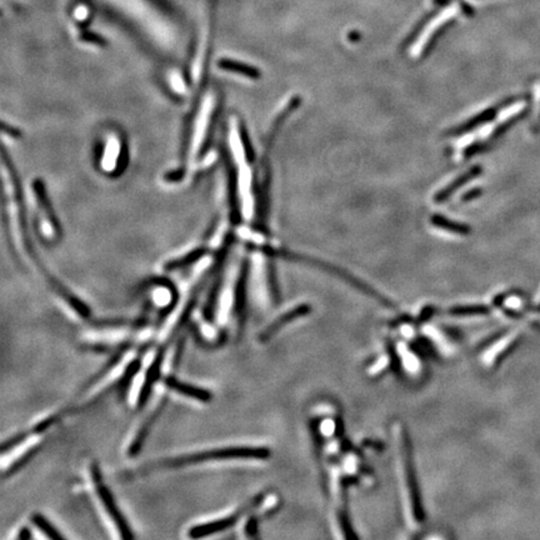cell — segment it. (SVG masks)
<instances>
[{
  "label": "cell",
  "mask_w": 540,
  "mask_h": 540,
  "mask_svg": "<svg viewBox=\"0 0 540 540\" xmlns=\"http://www.w3.org/2000/svg\"><path fill=\"white\" fill-rule=\"evenodd\" d=\"M59 415L60 414L53 415V417H49V418H47V419L43 420L42 423H39L38 426H34L33 433L39 434V433L45 432L47 429H49L50 426L54 424L55 421H58V419H59Z\"/></svg>",
  "instance_id": "d4e9b609"
},
{
  "label": "cell",
  "mask_w": 540,
  "mask_h": 540,
  "mask_svg": "<svg viewBox=\"0 0 540 540\" xmlns=\"http://www.w3.org/2000/svg\"><path fill=\"white\" fill-rule=\"evenodd\" d=\"M163 382H164V384L168 387L169 389L174 390L177 393L188 396V398H193V399H195L198 402L209 403L213 399V394L210 393L209 390L200 388V387H197V385L188 384V383H184V382H180L173 375L165 377Z\"/></svg>",
  "instance_id": "9c48e42d"
},
{
  "label": "cell",
  "mask_w": 540,
  "mask_h": 540,
  "mask_svg": "<svg viewBox=\"0 0 540 540\" xmlns=\"http://www.w3.org/2000/svg\"><path fill=\"white\" fill-rule=\"evenodd\" d=\"M430 223H432L433 227L435 228L442 229L444 232L451 233V234L456 235H469L472 232V228L464 224V223L456 222L453 219H448L443 216H439L435 214L430 218Z\"/></svg>",
  "instance_id": "9a60e30c"
},
{
  "label": "cell",
  "mask_w": 540,
  "mask_h": 540,
  "mask_svg": "<svg viewBox=\"0 0 540 540\" xmlns=\"http://www.w3.org/2000/svg\"><path fill=\"white\" fill-rule=\"evenodd\" d=\"M223 278H218L216 283L211 285L210 288L209 294L205 301L204 308H203V317L205 320L213 324L214 320H216V306H218V300H219V295L222 292Z\"/></svg>",
  "instance_id": "e0dca14e"
},
{
  "label": "cell",
  "mask_w": 540,
  "mask_h": 540,
  "mask_svg": "<svg viewBox=\"0 0 540 540\" xmlns=\"http://www.w3.org/2000/svg\"><path fill=\"white\" fill-rule=\"evenodd\" d=\"M91 478L94 480L96 494H98V497L100 499L104 509L107 510L108 516L114 522L115 527L118 529L120 537L123 539H133L134 535H133L132 529L128 525L126 518L120 513L119 508H118V505L115 503L112 493L109 492L108 488L104 486L102 474H100V472H99V469H98L96 464L91 465Z\"/></svg>",
  "instance_id": "5b68a950"
},
{
  "label": "cell",
  "mask_w": 540,
  "mask_h": 540,
  "mask_svg": "<svg viewBox=\"0 0 540 540\" xmlns=\"http://www.w3.org/2000/svg\"><path fill=\"white\" fill-rule=\"evenodd\" d=\"M31 522L36 525V528L39 529V532H42L43 534L47 535L50 539H64V537L60 534L54 525L49 522L47 518H44L42 514H34V516H31Z\"/></svg>",
  "instance_id": "d6986e66"
},
{
  "label": "cell",
  "mask_w": 540,
  "mask_h": 540,
  "mask_svg": "<svg viewBox=\"0 0 540 540\" xmlns=\"http://www.w3.org/2000/svg\"><path fill=\"white\" fill-rule=\"evenodd\" d=\"M271 456L270 450L263 447H228L220 449L207 450L188 456H180L159 463L160 468H175L183 465H192L199 463L229 460V459H268Z\"/></svg>",
  "instance_id": "7a4b0ae2"
},
{
  "label": "cell",
  "mask_w": 540,
  "mask_h": 540,
  "mask_svg": "<svg viewBox=\"0 0 540 540\" xmlns=\"http://www.w3.org/2000/svg\"><path fill=\"white\" fill-rule=\"evenodd\" d=\"M183 347H184V338L180 339L179 345H178V348H177V353H175L174 355V366H178V364H179L181 353H183Z\"/></svg>",
  "instance_id": "f1b7e54d"
},
{
  "label": "cell",
  "mask_w": 540,
  "mask_h": 540,
  "mask_svg": "<svg viewBox=\"0 0 540 540\" xmlns=\"http://www.w3.org/2000/svg\"><path fill=\"white\" fill-rule=\"evenodd\" d=\"M207 253H208V249L204 248V246L195 248V249H193L192 252L184 254L183 257L169 260L168 263L164 265V269L167 270V271H174V270L181 269V268H186L189 265L197 263L198 260L204 257Z\"/></svg>",
  "instance_id": "2e32d148"
},
{
  "label": "cell",
  "mask_w": 540,
  "mask_h": 540,
  "mask_svg": "<svg viewBox=\"0 0 540 540\" xmlns=\"http://www.w3.org/2000/svg\"><path fill=\"white\" fill-rule=\"evenodd\" d=\"M30 433H19V434H17L15 437H13V438L8 439V440H6L3 444H1V453L4 454V453H6L8 450L13 449V448H15L17 445L20 444V443H23L24 442L25 439L28 438L29 437Z\"/></svg>",
  "instance_id": "cb8c5ba5"
},
{
  "label": "cell",
  "mask_w": 540,
  "mask_h": 540,
  "mask_svg": "<svg viewBox=\"0 0 540 540\" xmlns=\"http://www.w3.org/2000/svg\"><path fill=\"white\" fill-rule=\"evenodd\" d=\"M499 108L500 107H492V108L486 109L484 112L474 115L473 118L467 120L465 123L453 128L451 130L448 132V137H462L464 134H468V133L474 130L477 128L484 126L486 123H489L490 120L494 119V117L498 113Z\"/></svg>",
  "instance_id": "7c38bea8"
},
{
  "label": "cell",
  "mask_w": 540,
  "mask_h": 540,
  "mask_svg": "<svg viewBox=\"0 0 540 540\" xmlns=\"http://www.w3.org/2000/svg\"><path fill=\"white\" fill-rule=\"evenodd\" d=\"M31 538V532H30L29 529L28 528H22V530L19 532L18 534V539L20 540H28Z\"/></svg>",
  "instance_id": "f546056e"
},
{
  "label": "cell",
  "mask_w": 540,
  "mask_h": 540,
  "mask_svg": "<svg viewBox=\"0 0 540 540\" xmlns=\"http://www.w3.org/2000/svg\"><path fill=\"white\" fill-rule=\"evenodd\" d=\"M479 195H481V189L475 188V189H472L470 192L465 193V194L463 195V202H464V203H465V202H470V200H473V199L478 198Z\"/></svg>",
  "instance_id": "83f0119b"
},
{
  "label": "cell",
  "mask_w": 540,
  "mask_h": 540,
  "mask_svg": "<svg viewBox=\"0 0 540 540\" xmlns=\"http://www.w3.org/2000/svg\"><path fill=\"white\" fill-rule=\"evenodd\" d=\"M263 499L264 495H258L257 498L253 499L252 502L249 504H246L244 508L238 510L234 514L227 516V518H223V519H218L214 522L204 523V524H198V525H194L192 528L189 529V533L188 535L193 538V539H198V538H204V537H209V535L216 534V533H220L224 532L228 528H232L233 525H235L238 520H239L241 516L246 514V511L255 508L257 505L263 503Z\"/></svg>",
  "instance_id": "8992f818"
},
{
  "label": "cell",
  "mask_w": 540,
  "mask_h": 540,
  "mask_svg": "<svg viewBox=\"0 0 540 540\" xmlns=\"http://www.w3.org/2000/svg\"><path fill=\"white\" fill-rule=\"evenodd\" d=\"M218 66L223 72L233 73L246 78L259 79L262 77V73L257 68L234 59H220L218 61Z\"/></svg>",
  "instance_id": "4fadbf2b"
},
{
  "label": "cell",
  "mask_w": 540,
  "mask_h": 540,
  "mask_svg": "<svg viewBox=\"0 0 540 540\" xmlns=\"http://www.w3.org/2000/svg\"><path fill=\"white\" fill-rule=\"evenodd\" d=\"M257 519L254 518V516H252L249 520H248V523H246V535H249V537H253V535L257 534V529H258V527H257Z\"/></svg>",
  "instance_id": "4316f807"
},
{
  "label": "cell",
  "mask_w": 540,
  "mask_h": 540,
  "mask_svg": "<svg viewBox=\"0 0 540 540\" xmlns=\"http://www.w3.org/2000/svg\"><path fill=\"white\" fill-rule=\"evenodd\" d=\"M393 434H394V439H396L398 472H399L404 508L407 511L410 525L418 527L424 522V508L421 504L419 486H418L417 474H415L412 443L409 440L407 429L402 424L394 426Z\"/></svg>",
  "instance_id": "6da1fadb"
},
{
  "label": "cell",
  "mask_w": 540,
  "mask_h": 540,
  "mask_svg": "<svg viewBox=\"0 0 540 540\" xmlns=\"http://www.w3.org/2000/svg\"><path fill=\"white\" fill-rule=\"evenodd\" d=\"M312 312V306L301 303L298 306H293L288 309L287 312L283 313L279 317H276L267 328H265L260 334H259V342L265 343L269 340L270 338L276 336L279 330L284 328L285 325L290 324L294 322L295 319L303 318Z\"/></svg>",
  "instance_id": "52a82bcc"
},
{
  "label": "cell",
  "mask_w": 540,
  "mask_h": 540,
  "mask_svg": "<svg viewBox=\"0 0 540 540\" xmlns=\"http://www.w3.org/2000/svg\"><path fill=\"white\" fill-rule=\"evenodd\" d=\"M164 405H165V402H163L162 405L156 408V412L151 414V417H149V418L147 419L144 424L139 429L138 434L135 435V438L133 440L132 445L129 447V451H128L129 456H138L139 453H140V450H142L143 445H144L145 440L148 438L150 428L154 424V421H156V418H158V415L160 414V412H162L163 408H164Z\"/></svg>",
  "instance_id": "5bb4252c"
},
{
  "label": "cell",
  "mask_w": 540,
  "mask_h": 540,
  "mask_svg": "<svg viewBox=\"0 0 540 540\" xmlns=\"http://www.w3.org/2000/svg\"><path fill=\"white\" fill-rule=\"evenodd\" d=\"M480 174H481V168L478 167V165H475L473 168L468 169L465 173L458 175L456 179H453V181H450L449 184H447L444 188H442V189L434 195V198H433L434 199V203H435V204H442V203H444V202H447V200H448V199H449L459 188L465 186L470 180L474 179V178H477V177Z\"/></svg>",
  "instance_id": "8fae6325"
},
{
  "label": "cell",
  "mask_w": 540,
  "mask_h": 540,
  "mask_svg": "<svg viewBox=\"0 0 540 540\" xmlns=\"http://www.w3.org/2000/svg\"><path fill=\"white\" fill-rule=\"evenodd\" d=\"M124 139L118 132L108 134L103 144L102 156L99 154V168L105 174H119L126 164L128 156Z\"/></svg>",
  "instance_id": "277c9868"
},
{
  "label": "cell",
  "mask_w": 540,
  "mask_h": 540,
  "mask_svg": "<svg viewBox=\"0 0 540 540\" xmlns=\"http://www.w3.org/2000/svg\"><path fill=\"white\" fill-rule=\"evenodd\" d=\"M165 352H167V345H164V347H162L156 352V358L153 360V363L150 364L149 369H148L147 375H145L144 383H143L142 390L139 393L138 409L144 408L145 404L149 400L151 390L154 388L156 380H159V378H160V369H162Z\"/></svg>",
  "instance_id": "ba28073f"
},
{
  "label": "cell",
  "mask_w": 540,
  "mask_h": 540,
  "mask_svg": "<svg viewBox=\"0 0 540 540\" xmlns=\"http://www.w3.org/2000/svg\"><path fill=\"white\" fill-rule=\"evenodd\" d=\"M388 366H389V359H388L387 357H384V358H382L380 361H378L375 366H373L372 369H369V373H370L372 375H378L380 373L384 372L385 369L388 368Z\"/></svg>",
  "instance_id": "484cf974"
},
{
  "label": "cell",
  "mask_w": 540,
  "mask_h": 540,
  "mask_svg": "<svg viewBox=\"0 0 540 540\" xmlns=\"http://www.w3.org/2000/svg\"><path fill=\"white\" fill-rule=\"evenodd\" d=\"M260 250H262V253L267 254V255H269V257H274V255H278V257H283V258L290 259V260H298V262L306 263V264L314 265V267L320 268V269L324 270V271H328V273L331 274V276L340 278V279L344 280V282L348 283V284H350L352 287H354L355 289L360 290L361 293H364V294L372 297V298H374V299L377 300V301H379V303H382V304H384V306H393V303H391V301H390V300L388 299L387 297L380 294V293H378L375 289L372 288L370 285H368L366 283L361 282V279L357 278V276H352L350 273L345 271V270L342 269V268H338V267H334V265L329 264V263L322 262V260H319V259L312 258V257L299 255V254H294V253L276 250V249H273V248H268V246H267V248H260Z\"/></svg>",
  "instance_id": "3957f363"
},
{
  "label": "cell",
  "mask_w": 540,
  "mask_h": 540,
  "mask_svg": "<svg viewBox=\"0 0 540 540\" xmlns=\"http://www.w3.org/2000/svg\"><path fill=\"white\" fill-rule=\"evenodd\" d=\"M249 262L244 259V262L240 265L239 274L237 278L234 287V301H233V312L238 318H243V314L246 312V287H248V278H249Z\"/></svg>",
  "instance_id": "30bf717a"
},
{
  "label": "cell",
  "mask_w": 540,
  "mask_h": 540,
  "mask_svg": "<svg viewBox=\"0 0 540 540\" xmlns=\"http://www.w3.org/2000/svg\"><path fill=\"white\" fill-rule=\"evenodd\" d=\"M36 449H38V447L33 448V449H30L28 453H25L24 456H22V458H19L17 462L13 463L12 465L8 468L6 473L3 474V478L6 479L8 477H10V475L14 474V473H17L18 470H20V468H23L25 464L29 462L30 459L34 456V454L36 453Z\"/></svg>",
  "instance_id": "603a6c76"
},
{
  "label": "cell",
  "mask_w": 540,
  "mask_h": 540,
  "mask_svg": "<svg viewBox=\"0 0 540 540\" xmlns=\"http://www.w3.org/2000/svg\"><path fill=\"white\" fill-rule=\"evenodd\" d=\"M486 313H489V308L486 306H459L449 310V314L453 315H481Z\"/></svg>",
  "instance_id": "7402d4cb"
},
{
  "label": "cell",
  "mask_w": 540,
  "mask_h": 540,
  "mask_svg": "<svg viewBox=\"0 0 540 540\" xmlns=\"http://www.w3.org/2000/svg\"><path fill=\"white\" fill-rule=\"evenodd\" d=\"M399 354L403 355V359H404L403 360V364L407 368V372H419V360L417 359V357L404 344L399 345Z\"/></svg>",
  "instance_id": "44dd1931"
},
{
  "label": "cell",
  "mask_w": 540,
  "mask_h": 540,
  "mask_svg": "<svg viewBox=\"0 0 540 540\" xmlns=\"http://www.w3.org/2000/svg\"><path fill=\"white\" fill-rule=\"evenodd\" d=\"M516 339H518V336L514 334V336H507L503 340H500V343L495 344L492 352H489V353H486L484 355V361H486V364L492 366V364L498 363L499 359H502L509 352V349L513 348L516 345Z\"/></svg>",
  "instance_id": "ac0fdd59"
},
{
  "label": "cell",
  "mask_w": 540,
  "mask_h": 540,
  "mask_svg": "<svg viewBox=\"0 0 540 540\" xmlns=\"http://www.w3.org/2000/svg\"><path fill=\"white\" fill-rule=\"evenodd\" d=\"M142 369V361L140 359H134L130 361L128 366H126V370L123 373L121 378L118 382V387H119L120 391H126V388L130 384L134 377L138 374L139 370Z\"/></svg>",
  "instance_id": "ffe728a7"
}]
</instances>
